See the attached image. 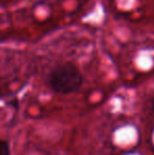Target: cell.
<instances>
[{
    "label": "cell",
    "mask_w": 154,
    "mask_h": 155,
    "mask_svg": "<svg viewBox=\"0 0 154 155\" xmlns=\"http://www.w3.org/2000/svg\"><path fill=\"white\" fill-rule=\"evenodd\" d=\"M152 110H153V113H154V98H153V101H152Z\"/></svg>",
    "instance_id": "3"
},
{
    "label": "cell",
    "mask_w": 154,
    "mask_h": 155,
    "mask_svg": "<svg viewBox=\"0 0 154 155\" xmlns=\"http://www.w3.org/2000/svg\"><path fill=\"white\" fill-rule=\"evenodd\" d=\"M48 82L54 92L70 94L77 92L81 88L84 77L75 63L66 61L52 69L48 77Z\"/></svg>",
    "instance_id": "1"
},
{
    "label": "cell",
    "mask_w": 154,
    "mask_h": 155,
    "mask_svg": "<svg viewBox=\"0 0 154 155\" xmlns=\"http://www.w3.org/2000/svg\"><path fill=\"white\" fill-rule=\"evenodd\" d=\"M0 155H11L10 145L3 139H0Z\"/></svg>",
    "instance_id": "2"
}]
</instances>
